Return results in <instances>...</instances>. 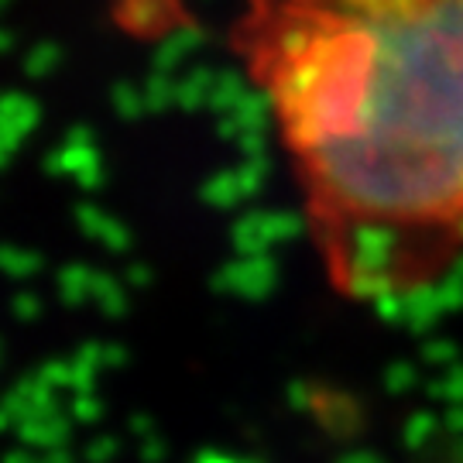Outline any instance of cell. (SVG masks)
<instances>
[{
  "label": "cell",
  "instance_id": "1",
  "mask_svg": "<svg viewBox=\"0 0 463 463\" xmlns=\"http://www.w3.org/2000/svg\"><path fill=\"white\" fill-rule=\"evenodd\" d=\"M261 93L330 285L384 302L463 254V0H241Z\"/></svg>",
  "mask_w": 463,
  "mask_h": 463
}]
</instances>
